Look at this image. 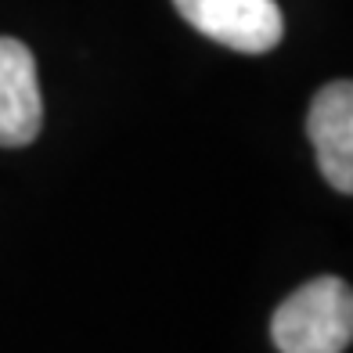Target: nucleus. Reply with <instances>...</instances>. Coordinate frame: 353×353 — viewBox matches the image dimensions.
Instances as JSON below:
<instances>
[{
  "label": "nucleus",
  "instance_id": "f257e3e1",
  "mask_svg": "<svg viewBox=\"0 0 353 353\" xmlns=\"http://www.w3.org/2000/svg\"><path fill=\"white\" fill-rule=\"evenodd\" d=\"M281 353H346L353 339V292L339 278H317L292 292L270 321Z\"/></svg>",
  "mask_w": 353,
  "mask_h": 353
},
{
  "label": "nucleus",
  "instance_id": "f03ea898",
  "mask_svg": "<svg viewBox=\"0 0 353 353\" xmlns=\"http://www.w3.org/2000/svg\"><path fill=\"white\" fill-rule=\"evenodd\" d=\"M173 4L202 37L242 54L274 51L285 37L278 0H173Z\"/></svg>",
  "mask_w": 353,
  "mask_h": 353
},
{
  "label": "nucleus",
  "instance_id": "7ed1b4c3",
  "mask_svg": "<svg viewBox=\"0 0 353 353\" xmlns=\"http://www.w3.org/2000/svg\"><path fill=\"white\" fill-rule=\"evenodd\" d=\"M43 126V98L33 51L0 37V148H26Z\"/></svg>",
  "mask_w": 353,
  "mask_h": 353
},
{
  "label": "nucleus",
  "instance_id": "20e7f679",
  "mask_svg": "<svg viewBox=\"0 0 353 353\" xmlns=\"http://www.w3.org/2000/svg\"><path fill=\"white\" fill-rule=\"evenodd\" d=\"M307 134L314 141L317 166L328 184L350 195L353 191V87L350 79L328 83L317 90L307 112Z\"/></svg>",
  "mask_w": 353,
  "mask_h": 353
}]
</instances>
